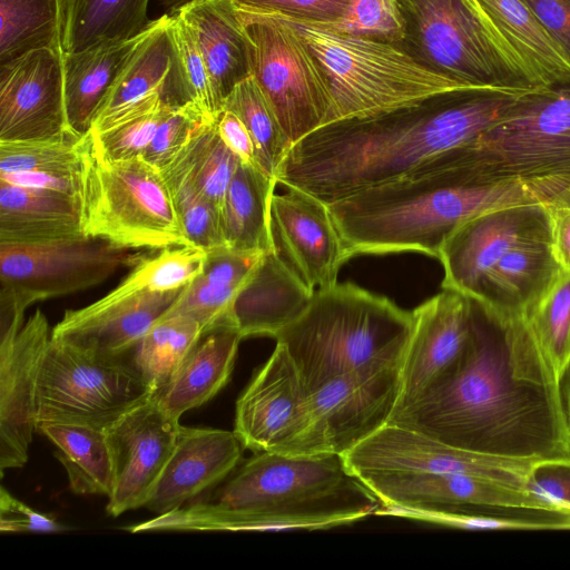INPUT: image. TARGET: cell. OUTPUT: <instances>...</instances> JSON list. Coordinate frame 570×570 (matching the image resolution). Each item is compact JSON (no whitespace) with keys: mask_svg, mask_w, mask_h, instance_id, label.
Wrapping results in <instances>:
<instances>
[{"mask_svg":"<svg viewBox=\"0 0 570 570\" xmlns=\"http://www.w3.org/2000/svg\"><path fill=\"white\" fill-rule=\"evenodd\" d=\"M524 92L461 89L326 124L292 146L276 183L326 205L337 203L473 140L502 120Z\"/></svg>","mask_w":570,"mask_h":570,"instance_id":"1","label":"cell"},{"mask_svg":"<svg viewBox=\"0 0 570 570\" xmlns=\"http://www.w3.org/2000/svg\"><path fill=\"white\" fill-rule=\"evenodd\" d=\"M472 302L463 354L387 424L484 455L570 462L562 399L517 377L504 326Z\"/></svg>","mask_w":570,"mask_h":570,"instance_id":"2","label":"cell"},{"mask_svg":"<svg viewBox=\"0 0 570 570\" xmlns=\"http://www.w3.org/2000/svg\"><path fill=\"white\" fill-rule=\"evenodd\" d=\"M382 503L343 455L256 452L240 462L210 499L126 528L253 531L326 529L380 514Z\"/></svg>","mask_w":570,"mask_h":570,"instance_id":"3","label":"cell"},{"mask_svg":"<svg viewBox=\"0 0 570 570\" xmlns=\"http://www.w3.org/2000/svg\"><path fill=\"white\" fill-rule=\"evenodd\" d=\"M570 200L551 186L522 181L475 184L430 160L393 181L327 205L347 258L419 252L438 258L451 234L488 210Z\"/></svg>","mask_w":570,"mask_h":570,"instance_id":"4","label":"cell"},{"mask_svg":"<svg viewBox=\"0 0 570 570\" xmlns=\"http://www.w3.org/2000/svg\"><path fill=\"white\" fill-rule=\"evenodd\" d=\"M413 315L355 284L314 292L308 305L275 337L311 391L340 375L402 367Z\"/></svg>","mask_w":570,"mask_h":570,"instance_id":"5","label":"cell"},{"mask_svg":"<svg viewBox=\"0 0 570 570\" xmlns=\"http://www.w3.org/2000/svg\"><path fill=\"white\" fill-rule=\"evenodd\" d=\"M435 159L469 183L522 181L570 194V79L524 92L502 120Z\"/></svg>","mask_w":570,"mask_h":570,"instance_id":"6","label":"cell"},{"mask_svg":"<svg viewBox=\"0 0 570 570\" xmlns=\"http://www.w3.org/2000/svg\"><path fill=\"white\" fill-rule=\"evenodd\" d=\"M272 16L298 35L323 68L332 97L326 124L410 106L450 91L472 89L422 65L396 43L341 32L325 24Z\"/></svg>","mask_w":570,"mask_h":570,"instance_id":"7","label":"cell"},{"mask_svg":"<svg viewBox=\"0 0 570 570\" xmlns=\"http://www.w3.org/2000/svg\"><path fill=\"white\" fill-rule=\"evenodd\" d=\"M81 220L85 235L130 249L191 246L160 170L142 157L104 159L94 153L91 139L83 166Z\"/></svg>","mask_w":570,"mask_h":570,"instance_id":"8","label":"cell"},{"mask_svg":"<svg viewBox=\"0 0 570 570\" xmlns=\"http://www.w3.org/2000/svg\"><path fill=\"white\" fill-rule=\"evenodd\" d=\"M400 45L422 65L472 88L529 91L539 86L464 0H395Z\"/></svg>","mask_w":570,"mask_h":570,"instance_id":"9","label":"cell"},{"mask_svg":"<svg viewBox=\"0 0 570 570\" xmlns=\"http://www.w3.org/2000/svg\"><path fill=\"white\" fill-rule=\"evenodd\" d=\"M127 354L108 355L50 337L38 379V424L108 429L155 392Z\"/></svg>","mask_w":570,"mask_h":570,"instance_id":"10","label":"cell"},{"mask_svg":"<svg viewBox=\"0 0 570 570\" xmlns=\"http://www.w3.org/2000/svg\"><path fill=\"white\" fill-rule=\"evenodd\" d=\"M238 11L252 76L294 145L327 122L332 97L326 75L289 26L272 14Z\"/></svg>","mask_w":570,"mask_h":570,"instance_id":"11","label":"cell"},{"mask_svg":"<svg viewBox=\"0 0 570 570\" xmlns=\"http://www.w3.org/2000/svg\"><path fill=\"white\" fill-rule=\"evenodd\" d=\"M401 392V367L336 376L306 391V429L295 455H344L385 426Z\"/></svg>","mask_w":570,"mask_h":570,"instance_id":"12","label":"cell"},{"mask_svg":"<svg viewBox=\"0 0 570 570\" xmlns=\"http://www.w3.org/2000/svg\"><path fill=\"white\" fill-rule=\"evenodd\" d=\"M81 235L38 243H0V286L29 304L94 287L140 255Z\"/></svg>","mask_w":570,"mask_h":570,"instance_id":"13","label":"cell"},{"mask_svg":"<svg viewBox=\"0 0 570 570\" xmlns=\"http://www.w3.org/2000/svg\"><path fill=\"white\" fill-rule=\"evenodd\" d=\"M356 476L380 499V514L441 524L452 513L476 508L563 512L529 489L466 474L377 472Z\"/></svg>","mask_w":570,"mask_h":570,"instance_id":"14","label":"cell"},{"mask_svg":"<svg viewBox=\"0 0 570 570\" xmlns=\"http://www.w3.org/2000/svg\"><path fill=\"white\" fill-rule=\"evenodd\" d=\"M343 456L355 475L377 472L456 473L523 489H529L532 476L541 466L560 463L484 455L392 424H386Z\"/></svg>","mask_w":570,"mask_h":570,"instance_id":"15","label":"cell"},{"mask_svg":"<svg viewBox=\"0 0 570 570\" xmlns=\"http://www.w3.org/2000/svg\"><path fill=\"white\" fill-rule=\"evenodd\" d=\"M63 55L43 48L0 66V141L79 138L66 117Z\"/></svg>","mask_w":570,"mask_h":570,"instance_id":"16","label":"cell"},{"mask_svg":"<svg viewBox=\"0 0 570 570\" xmlns=\"http://www.w3.org/2000/svg\"><path fill=\"white\" fill-rule=\"evenodd\" d=\"M306 389L278 343L238 397L234 432L245 449L295 455L306 429Z\"/></svg>","mask_w":570,"mask_h":570,"instance_id":"17","label":"cell"},{"mask_svg":"<svg viewBox=\"0 0 570 570\" xmlns=\"http://www.w3.org/2000/svg\"><path fill=\"white\" fill-rule=\"evenodd\" d=\"M179 420L168 415L156 395L106 429L114 482L107 511L112 517L145 507L174 450Z\"/></svg>","mask_w":570,"mask_h":570,"instance_id":"18","label":"cell"},{"mask_svg":"<svg viewBox=\"0 0 570 570\" xmlns=\"http://www.w3.org/2000/svg\"><path fill=\"white\" fill-rule=\"evenodd\" d=\"M269 233L274 253L309 289L337 283L348 258L325 203L286 187L284 194L272 197Z\"/></svg>","mask_w":570,"mask_h":570,"instance_id":"19","label":"cell"},{"mask_svg":"<svg viewBox=\"0 0 570 570\" xmlns=\"http://www.w3.org/2000/svg\"><path fill=\"white\" fill-rule=\"evenodd\" d=\"M548 204L513 205L488 210L463 223L442 245V288L472 298L487 272L512 247L550 238Z\"/></svg>","mask_w":570,"mask_h":570,"instance_id":"20","label":"cell"},{"mask_svg":"<svg viewBox=\"0 0 570 570\" xmlns=\"http://www.w3.org/2000/svg\"><path fill=\"white\" fill-rule=\"evenodd\" d=\"M503 326L518 379L562 399L570 371V271L560 269L522 320Z\"/></svg>","mask_w":570,"mask_h":570,"instance_id":"21","label":"cell"},{"mask_svg":"<svg viewBox=\"0 0 570 570\" xmlns=\"http://www.w3.org/2000/svg\"><path fill=\"white\" fill-rule=\"evenodd\" d=\"M472 314V299L450 288H442L412 311L413 330L395 411L421 396L460 358L469 342Z\"/></svg>","mask_w":570,"mask_h":570,"instance_id":"22","label":"cell"},{"mask_svg":"<svg viewBox=\"0 0 570 570\" xmlns=\"http://www.w3.org/2000/svg\"><path fill=\"white\" fill-rule=\"evenodd\" d=\"M179 293L139 291L122 279L98 301L67 309L51 330V337L100 354H127L166 314Z\"/></svg>","mask_w":570,"mask_h":570,"instance_id":"23","label":"cell"},{"mask_svg":"<svg viewBox=\"0 0 570 570\" xmlns=\"http://www.w3.org/2000/svg\"><path fill=\"white\" fill-rule=\"evenodd\" d=\"M51 337L46 315L36 311L14 342L0 350V471L20 468L38 423V379Z\"/></svg>","mask_w":570,"mask_h":570,"instance_id":"24","label":"cell"},{"mask_svg":"<svg viewBox=\"0 0 570 570\" xmlns=\"http://www.w3.org/2000/svg\"><path fill=\"white\" fill-rule=\"evenodd\" d=\"M244 445L234 431L179 426L174 450L146 508L165 514L220 484L242 462Z\"/></svg>","mask_w":570,"mask_h":570,"instance_id":"25","label":"cell"},{"mask_svg":"<svg viewBox=\"0 0 570 570\" xmlns=\"http://www.w3.org/2000/svg\"><path fill=\"white\" fill-rule=\"evenodd\" d=\"M154 95L175 107L193 104L174 39L173 16L167 13L151 20L144 31L92 124Z\"/></svg>","mask_w":570,"mask_h":570,"instance_id":"26","label":"cell"},{"mask_svg":"<svg viewBox=\"0 0 570 570\" xmlns=\"http://www.w3.org/2000/svg\"><path fill=\"white\" fill-rule=\"evenodd\" d=\"M560 269L551 254L550 238L523 242L487 272L471 299L501 324L520 321Z\"/></svg>","mask_w":570,"mask_h":570,"instance_id":"27","label":"cell"},{"mask_svg":"<svg viewBox=\"0 0 570 570\" xmlns=\"http://www.w3.org/2000/svg\"><path fill=\"white\" fill-rule=\"evenodd\" d=\"M177 14L197 41L222 112L226 97L252 76L249 43L238 7L232 0H193Z\"/></svg>","mask_w":570,"mask_h":570,"instance_id":"28","label":"cell"},{"mask_svg":"<svg viewBox=\"0 0 570 570\" xmlns=\"http://www.w3.org/2000/svg\"><path fill=\"white\" fill-rule=\"evenodd\" d=\"M309 289L274 253H263L239 291L234 318L243 338L276 335L308 305Z\"/></svg>","mask_w":570,"mask_h":570,"instance_id":"29","label":"cell"},{"mask_svg":"<svg viewBox=\"0 0 570 570\" xmlns=\"http://www.w3.org/2000/svg\"><path fill=\"white\" fill-rule=\"evenodd\" d=\"M539 86L570 79V59L522 0H464Z\"/></svg>","mask_w":570,"mask_h":570,"instance_id":"30","label":"cell"},{"mask_svg":"<svg viewBox=\"0 0 570 570\" xmlns=\"http://www.w3.org/2000/svg\"><path fill=\"white\" fill-rule=\"evenodd\" d=\"M81 235L80 197L0 180V243H38Z\"/></svg>","mask_w":570,"mask_h":570,"instance_id":"31","label":"cell"},{"mask_svg":"<svg viewBox=\"0 0 570 570\" xmlns=\"http://www.w3.org/2000/svg\"><path fill=\"white\" fill-rule=\"evenodd\" d=\"M242 340L232 326L203 334L169 383L156 394L161 409L179 420L213 399L232 375Z\"/></svg>","mask_w":570,"mask_h":570,"instance_id":"32","label":"cell"},{"mask_svg":"<svg viewBox=\"0 0 570 570\" xmlns=\"http://www.w3.org/2000/svg\"><path fill=\"white\" fill-rule=\"evenodd\" d=\"M144 33V32H142ZM142 33L108 41L78 52H65V108L70 131L82 137L122 71Z\"/></svg>","mask_w":570,"mask_h":570,"instance_id":"33","label":"cell"},{"mask_svg":"<svg viewBox=\"0 0 570 570\" xmlns=\"http://www.w3.org/2000/svg\"><path fill=\"white\" fill-rule=\"evenodd\" d=\"M276 184L257 167L239 161L220 209L226 247L246 253L273 249L269 207Z\"/></svg>","mask_w":570,"mask_h":570,"instance_id":"34","label":"cell"},{"mask_svg":"<svg viewBox=\"0 0 570 570\" xmlns=\"http://www.w3.org/2000/svg\"><path fill=\"white\" fill-rule=\"evenodd\" d=\"M149 0H63L65 52H78L108 41L132 39L151 20Z\"/></svg>","mask_w":570,"mask_h":570,"instance_id":"35","label":"cell"},{"mask_svg":"<svg viewBox=\"0 0 570 570\" xmlns=\"http://www.w3.org/2000/svg\"><path fill=\"white\" fill-rule=\"evenodd\" d=\"M37 430L57 446L55 456L72 492L110 495L114 471L106 430L68 422H43Z\"/></svg>","mask_w":570,"mask_h":570,"instance_id":"36","label":"cell"},{"mask_svg":"<svg viewBox=\"0 0 570 570\" xmlns=\"http://www.w3.org/2000/svg\"><path fill=\"white\" fill-rule=\"evenodd\" d=\"M63 0H0V66L38 49H62Z\"/></svg>","mask_w":570,"mask_h":570,"instance_id":"37","label":"cell"},{"mask_svg":"<svg viewBox=\"0 0 570 570\" xmlns=\"http://www.w3.org/2000/svg\"><path fill=\"white\" fill-rule=\"evenodd\" d=\"M239 161L220 138L216 121H208L187 147L159 170L186 180L220 210Z\"/></svg>","mask_w":570,"mask_h":570,"instance_id":"38","label":"cell"},{"mask_svg":"<svg viewBox=\"0 0 570 570\" xmlns=\"http://www.w3.org/2000/svg\"><path fill=\"white\" fill-rule=\"evenodd\" d=\"M173 107L154 95L96 120L88 131L94 153L107 160L141 157Z\"/></svg>","mask_w":570,"mask_h":570,"instance_id":"39","label":"cell"},{"mask_svg":"<svg viewBox=\"0 0 570 570\" xmlns=\"http://www.w3.org/2000/svg\"><path fill=\"white\" fill-rule=\"evenodd\" d=\"M202 335V327L193 317L165 315L131 350L134 365L155 395L169 383Z\"/></svg>","mask_w":570,"mask_h":570,"instance_id":"40","label":"cell"},{"mask_svg":"<svg viewBox=\"0 0 570 570\" xmlns=\"http://www.w3.org/2000/svg\"><path fill=\"white\" fill-rule=\"evenodd\" d=\"M223 110L234 112L243 121L255 146L257 167L275 178L293 144L253 76L236 85Z\"/></svg>","mask_w":570,"mask_h":570,"instance_id":"41","label":"cell"},{"mask_svg":"<svg viewBox=\"0 0 570 570\" xmlns=\"http://www.w3.org/2000/svg\"><path fill=\"white\" fill-rule=\"evenodd\" d=\"M89 147V134L79 138L0 141V174L79 171Z\"/></svg>","mask_w":570,"mask_h":570,"instance_id":"42","label":"cell"},{"mask_svg":"<svg viewBox=\"0 0 570 570\" xmlns=\"http://www.w3.org/2000/svg\"><path fill=\"white\" fill-rule=\"evenodd\" d=\"M207 253L196 246L164 248L154 256H140L124 279L139 291H181L203 273Z\"/></svg>","mask_w":570,"mask_h":570,"instance_id":"43","label":"cell"},{"mask_svg":"<svg viewBox=\"0 0 570 570\" xmlns=\"http://www.w3.org/2000/svg\"><path fill=\"white\" fill-rule=\"evenodd\" d=\"M161 176L169 189L189 244L206 253L226 247L220 210L186 180L171 175L161 174Z\"/></svg>","mask_w":570,"mask_h":570,"instance_id":"44","label":"cell"},{"mask_svg":"<svg viewBox=\"0 0 570 570\" xmlns=\"http://www.w3.org/2000/svg\"><path fill=\"white\" fill-rule=\"evenodd\" d=\"M243 286L210 283L198 276L180 291L165 315L190 316L199 323L203 334L220 327L237 328L234 305Z\"/></svg>","mask_w":570,"mask_h":570,"instance_id":"45","label":"cell"},{"mask_svg":"<svg viewBox=\"0 0 570 570\" xmlns=\"http://www.w3.org/2000/svg\"><path fill=\"white\" fill-rule=\"evenodd\" d=\"M173 33L190 100L208 120L216 121L220 110L207 67L191 30L177 13L173 14Z\"/></svg>","mask_w":570,"mask_h":570,"instance_id":"46","label":"cell"},{"mask_svg":"<svg viewBox=\"0 0 570 570\" xmlns=\"http://www.w3.org/2000/svg\"><path fill=\"white\" fill-rule=\"evenodd\" d=\"M208 120L193 104L173 107L141 156L157 167H165L190 142L198 129Z\"/></svg>","mask_w":570,"mask_h":570,"instance_id":"47","label":"cell"},{"mask_svg":"<svg viewBox=\"0 0 570 570\" xmlns=\"http://www.w3.org/2000/svg\"><path fill=\"white\" fill-rule=\"evenodd\" d=\"M341 32L401 45L403 21L395 0H351V10L340 26H328Z\"/></svg>","mask_w":570,"mask_h":570,"instance_id":"48","label":"cell"},{"mask_svg":"<svg viewBox=\"0 0 570 570\" xmlns=\"http://www.w3.org/2000/svg\"><path fill=\"white\" fill-rule=\"evenodd\" d=\"M238 8L278 14L318 24L340 26L351 10V0H232Z\"/></svg>","mask_w":570,"mask_h":570,"instance_id":"49","label":"cell"},{"mask_svg":"<svg viewBox=\"0 0 570 570\" xmlns=\"http://www.w3.org/2000/svg\"><path fill=\"white\" fill-rule=\"evenodd\" d=\"M67 528L49 515L37 512L12 497L4 487L0 490L1 532H59Z\"/></svg>","mask_w":570,"mask_h":570,"instance_id":"50","label":"cell"},{"mask_svg":"<svg viewBox=\"0 0 570 570\" xmlns=\"http://www.w3.org/2000/svg\"><path fill=\"white\" fill-rule=\"evenodd\" d=\"M529 489L563 512H570V462L541 466L532 476Z\"/></svg>","mask_w":570,"mask_h":570,"instance_id":"51","label":"cell"},{"mask_svg":"<svg viewBox=\"0 0 570 570\" xmlns=\"http://www.w3.org/2000/svg\"><path fill=\"white\" fill-rule=\"evenodd\" d=\"M570 59V0H522Z\"/></svg>","mask_w":570,"mask_h":570,"instance_id":"52","label":"cell"},{"mask_svg":"<svg viewBox=\"0 0 570 570\" xmlns=\"http://www.w3.org/2000/svg\"><path fill=\"white\" fill-rule=\"evenodd\" d=\"M0 180L23 187L59 191L81 198L83 169L70 173L0 174Z\"/></svg>","mask_w":570,"mask_h":570,"instance_id":"53","label":"cell"},{"mask_svg":"<svg viewBox=\"0 0 570 570\" xmlns=\"http://www.w3.org/2000/svg\"><path fill=\"white\" fill-rule=\"evenodd\" d=\"M551 254L563 271H570V200L547 205Z\"/></svg>","mask_w":570,"mask_h":570,"instance_id":"54","label":"cell"},{"mask_svg":"<svg viewBox=\"0 0 570 570\" xmlns=\"http://www.w3.org/2000/svg\"><path fill=\"white\" fill-rule=\"evenodd\" d=\"M216 125L220 138L238 159L257 167L255 146L243 121L234 112L222 110Z\"/></svg>","mask_w":570,"mask_h":570,"instance_id":"55","label":"cell"},{"mask_svg":"<svg viewBox=\"0 0 570 570\" xmlns=\"http://www.w3.org/2000/svg\"><path fill=\"white\" fill-rule=\"evenodd\" d=\"M561 395L564 414L570 429V371L568 372L562 382Z\"/></svg>","mask_w":570,"mask_h":570,"instance_id":"56","label":"cell"},{"mask_svg":"<svg viewBox=\"0 0 570 570\" xmlns=\"http://www.w3.org/2000/svg\"><path fill=\"white\" fill-rule=\"evenodd\" d=\"M193 0H158V2L166 9L167 14L177 13L184 6Z\"/></svg>","mask_w":570,"mask_h":570,"instance_id":"57","label":"cell"}]
</instances>
